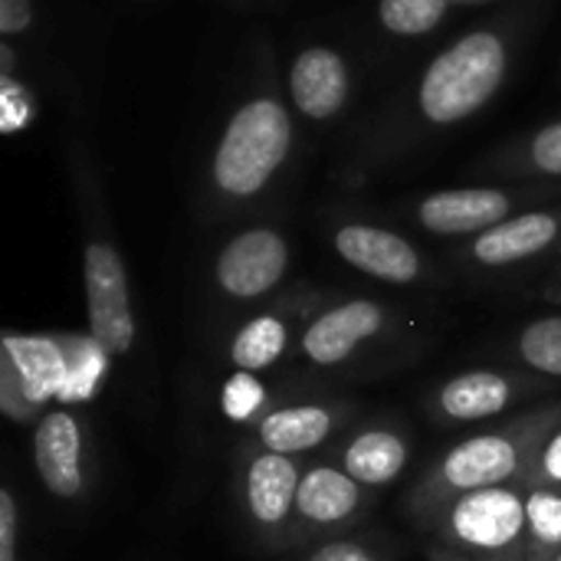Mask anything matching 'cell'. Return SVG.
<instances>
[{
    "label": "cell",
    "mask_w": 561,
    "mask_h": 561,
    "mask_svg": "<svg viewBox=\"0 0 561 561\" xmlns=\"http://www.w3.org/2000/svg\"><path fill=\"white\" fill-rule=\"evenodd\" d=\"M516 36L519 26L510 16L486 20L437 53L424 66L404 105L401 131L408 145L427 131H450L480 115L513 72Z\"/></svg>",
    "instance_id": "1"
},
{
    "label": "cell",
    "mask_w": 561,
    "mask_h": 561,
    "mask_svg": "<svg viewBox=\"0 0 561 561\" xmlns=\"http://www.w3.org/2000/svg\"><path fill=\"white\" fill-rule=\"evenodd\" d=\"M561 424V401L556 404H539L526 414H516L503 424L486 427L483 434H473L450 450H444L427 473L411 486L404 510L414 519H427L434 510L444 503L477 493V490H493V486H529L533 463L549 440V434Z\"/></svg>",
    "instance_id": "2"
},
{
    "label": "cell",
    "mask_w": 561,
    "mask_h": 561,
    "mask_svg": "<svg viewBox=\"0 0 561 561\" xmlns=\"http://www.w3.org/2000/svg\"><path fill=\"white\" fill-rule=\"evenodd\" d=\"M296 151V122L283 95L266 85L227 118L207 161V204L233 214L270 194Z\"/></svg>",
    "instance_id": "3"
},
{
    "label": "cell",
    "mask_w": 561,
    "mask_h": 561,
    "mask_svg": "<svg viewBox=\"0 0 561 561\" xmlns=\"http://www.w3.org/2000/svg\"><path fill=\"white\" fill-rule=\"evenodd\" d=\"M526 500V483L463 493L421 519L417 529L440 561H523Z\"/></svg>",
    "instance_id": "4"
},
{
    "label": "cell",
    "mask_w": 561,
    "mask_h": 561,
    "mask_svg": "<svg viewBox=\"0 0 561 561\" xmlns=\"http://www.w3.org/2000/svg\"><path fill=\"white\" fill-rule=\"evenodd\" d=\"M306 460L266 450L243 437L233 450V510L247 539L263 552L302 549L296 526V500Z\"/></svg>",
    "instance_id": "5"
},
{
    "label": "cell",
    "mask_w": 561,
    "mask_h": 561,
    "mask_svg": "<svg viewBox=\"0 0 561 561\" xmlns=\"http://www.w3.org/2000/svg\"><path fill=\"white\" fill-rule=\"evenodd\" d=\"M82 283H85L89 335L102 345L108 358H128L138 342V319H135L128 270L99 201H89L85 210Z\"/></svg>",
    "instance_id": "6"
},
{
    "label": "cell",
    "mask_w": 561,
    "mask_h": 561,
    "mask_svg": "<svg viewBox=\"0 0 561 561\" xmlns=\"http://www.w3.org/2000/svg\"><path fill=\"white\" fill-rule=\"evenodd\" d=\"M72 335H3L0 411L13 424H36L49 404H69Z\"/></svg>",
    "instance_id": "7"
},
{
    "label": "cell",
    "mask_w": 561,
    "mask_h": 561,
    "mask_svg": "<svg viewBox=\"0 0 561 561\" xmlns=\"http://www.w3.org/2000/svg\"><path fill=\"white\" fill-rule=\"evenodd\" d=\"M556 194H561V184H542V181L444 187V191L414 197L408 204V220L434 237L470 240L523 210L542 207Z\"/></svg>",
    "instance_id": "8"
},
{
    "label": "cell",
    "mask_w": 561,
    "mask_h": 561,
    "mask_svg": "<svg viewBox=\"0 0 561 561\" xmlns=\"http://www.w3.org/2000/svg\"><path fill=\"white\" fill-rule=\"evenodd\" d=\"M408 316L381 299L352 296L322 306L302 329L299 355L322 371L365 362L371 348L394 342L408 332Z\"/></svg>",
    "instance_id": "9"
},
{
    "label": "cell",
    "mask_w": 561,
    "mask_h": 561,
    "mask_svg": "<svg viewBox=\"0 0 561 561\" xmlns=\"http://www.w3.org/2000/svg\"><path fill=\"white\" fill-rule=\"evenodd\" d=\"M293 266V247L279 227L256 224L233 233L214 260V286L227 302H260L273 296Z\"/></svg>",
    "instance_id": "10"
},
{
    "label": "cell",
    "mask_w": 561,
    "mask_h": 561,
    "mask_svg": "<svg viewBox=\"0 0 561 561\" xmlns=\"http://www.w3.org/2000/svg\"><path fill=\"white\" fill-rule=\"evenodd\" d=\"M33 467L49 496L82 503L92 486V440L85 417L69 404H49L33 424Z\"/></svg>",
    "instance_id": "11"
},
{
    "label": "cell",
    "mask_w": 561,
    "mask_h": 561,
    "mask_svg": "<svg viewBox=\"0 0 561 561\" xmlns=\"http://www.w3.org/2000/svg\"><path fill=\"white\" fill-rule=\"evenodd\" d=\"M371 490L362 486L342 463L312 460L302 467L299 500H296V526L302 546L348 536L371 513Z\"/></svg>",
    "instance_id": "12"
},
{
    "label": "cell",
    "mask_w": 561,
    "mask_h": 561,
    "mask_svg": "<svg viewBox=\"0 0 561 561\" xmlns=\"http://www.w3.org/2000/svg\"><path fill=\"white\" fill-rule=\"evenodd\" d=\"M358 417V404L345 398H312V401H286L263 408L250 424L247 437L263 444L266 450L286 457H309L329 447L335 437L348 431Z\"/></svg>",
    "instance_id": "13"
},
{
    "label": "cell",
    "mask_w": 561,
    "mask_h": 561,
    "mask_svg": "<svg viewBox=\"0 0 561 561\" xmlns=\"http://www.w3.org/2000/svg\"><path fill=\"white\" fill-rule=\"evenodd\" d=\"M332 250L352 270L388 286H424L437 279L431 260L404 233L371 220H339L332 227Z\"/></svg>",
    "instance_id": "14"
},
{
    "label": "cell",
    "mask_w": 561,
    "mask_h": 561,
    "mask_svg": "<svg viewBox=\"0 0 561 561\" xmlns=\"http://www.w3.org/2000/svg\"><path fill=\"white\" fill-rule=\"evenodd\" d=\"M319 309H322V296L312 289H296L283 296L279 302L256 312L233 332L227 345V362L240 375H260L276 368L293 348H299L302 329Z\"/></svg>",
    "instance_id": "15"
},
{
    "label": "cell",
    "mask_w": 561,
    "mask_h": 561,
    "mask_svg": "<svg viewBox=\"0 0 561 561\" xmlns=\"http://www.w3.org/2000/svg\"><path fill=\"white\" fill-rule=\"evenodd\" d=\"M546 388V378H533V371L513 368H473L447 378L431 394V414L440 424H483L503 417L523 398Z\"/></svg>",
    "instance_id": "16"
},
{
    "label": "cell",
    "mask_w": 561,
    "mask_h": 561,
    "mask_svg": "<svg viewBox=\"0 0 561 561\" xmlns=\"http://www.w3.org/2000/svg\"><path fill=\"white\" fill-rule=\"evenodd\" d=\"M561 247V207L523 210L480 237L460 243L457 260L470 270L503 273L526 263H536Z\"/></svg>",
    "instance_id": "17"
},
{
    "label": "cell",
    "mask_w": 561,
    "mask_h": 561,
    "mask_svg": "<svg viewBox=\"0 0 561 561\" xmlns=\"http://www.w3.org/2000/svg\"><path fill=\"white\" fill-rule=\"evenodd\" d=\"M286 92L306 122H332L352 99V66L332 46H306L289 62Z\"/></svg>",
    "instance_id": "18"
},
{
    "label": "cell",
    "mask_w": 561,
    "mask_h": 561,
    "mask_svg": "<svg viewBox=\"0 0 561 561\" xmlns=\"http://www.w3.org/2000/svg\"><path fill=\"white\" fill-rule=\"evenodd\" d=\"M411 434L394 421H368L345 434L335 450V463H342L362 486L388 490L398 483L411 463Z\"/></svg>",
    "instance_id": "19"
},
{
    "label": "cell",
    "mask_w": 561,
    "mask_h": 561,
    "mask_svg": "<svg viewBox=\"0 0 561 561\" xmlns=\"http://www.w3.org/2000/svg\"><path fill=\"white\" fill-rule=\"evenodd\" d=\"M473 174L496 181H542L561 184V118L510 138L473 164Z\"/></svg>",
    "instance_id": "20"
},
{
    "label": "cell",
    "mask_w": 561,
    "mask_h": 561,
    "mask_svg": "<svg viewBox=\"0 0 561 561\" xmlns=\"http://www.w3.org/2000/svg\"><path fill=\"white\" fill-rule=\"evenodd\" d=\"M561 552V486H529L523 561H556Z\"/></svg>",
    "instance_id": "21"
},
{
    "label": "cell",
    "mask_w": 561,
    "mask_h": 561,
    "mask_svg": "<svg viewBox=\"0 0 561 561\" xmlns=\"http://www.w3.org/2000/svg\"><path fill=\"white\" fill-rule=\"evenodd\" d=\"M513 358L533 375L561 381V316L526 322L513 339Z\"/></svg>",
    "instance_id": "22"
},
{
    "label": "cell",
    "mask_w": 561,
    "mask_h": 561,
    "mask_svg": "<svg viewBox=\"0 0 561 561\" xmlns=\"http://www.w3.org/2000/svg\"><path fill=\"white\" fill-rule=\"evenodd\" d=\"M457 0H378V20L388 33L414 39L434 33Z\"/></svg>",
    "instance_id": "23"
},
{
    "label": "cell",
    "mask_w": 561,
    "mask_h": 561,
    "mask_svg": "<svg viewBox=\"0 0 561 561\" xmlns=\"http://www.w3.org/2000/svg\"><path fill=\"white\" fill-rule=\"evenodd\" d=\"M293 561H398V549L381 536H335L322 542H309Z\"/></svg>",
    "instance_id": "24"
},
{
    "label": "cell",
    "mask_w": 561,
    "mask_h": 561,
    "mask_svg": "<svg viewBox=\"0 0 561 561\" xmlns=\"http://www.w3.org/2000/svg\"><path fill=\"white\" fill-rule=\"evenodd\" d=\"M36 118V95L16 76H0V131L20 135Z\"/></svg>",
    "instance_id": "25"
},
{
    "label": "cell",
    "mask_w": 561,
    "mask_h": 561,
    "mask_svg": "<svg viewBox=\"0 0 561 561\" xmlns=\"http://www.w3.org/2000/svg\"><path fill=\"white\" fill-rule=\"evenodd\" d=\"M0 561H20V503L13 486L0 490Z\"/></svg>",
    "instance_id": "26"
},
{
    "label": "cell",
    "mask_w": 561,
    "mask_h": 561,
    "mask_svg": "<svg viewBox=\"0 0 561 561\" xmlns=\"http://www.w3.org/2000/svg\"><path fill=\"white\" fill-rule=\"evenodd\" d=\"M529 486H561V424L542 444L529 473Z\"/></svg>",
    "instance_id": "27"
},
{
    "label": "cell",
    "mask_w": 561,
    "mask_h": 561,
    "mask_svg": "<svg viewBox=\"0 0 561 561\" xmlns=\"http://www.w3.org/2000/svg\"><path fill=\"white\" fill-rule=\"evenodd\" d=\"M33 26V0H0V36L13 39Z\"/></svg>",
    "instance_id": "28"
},
{
    "label": "cell",
    "mask_w": 561,
    "mask_h": 561,
    "mask_svg": "<svg viewBox=\"0 0 561 561\" xmlns=\"http://www.w3.org/2000/svg\"><path fill=\"white\" fill-rule=\"evenodd\" d=\"M0 76H16V49L10 39L0 43Z\"/></svg>",
    "instance_id": "29"
},
{
    "label": "cell",
    "mask_w": 561,
    "mask_h": 561,
    "mask_svg": "<svg viewBox=\"0 0 561 561\" xmlns=\"http://www.w3.org/2000/svg\"><path fill=\"white\" fill-rule=\"evenodd\" d=\"M477 3H493V0H457V7H477Z\"/></svg>",
    "instance_id": "30"
},
{
    "label": "cell",
    "mask_w": 561,
    "mask_h": 561,
    "mask_svg": "<svg viewBox=\"0 0 561 561\" xmlns=\"http://www.w3.org/2000/svg\"><path fill=\"white\" fill-rule=\"evenodd\" d=\"M556 561H561V552H559V556H556Z\"/></svg>",
    "instance_id": "31"
}]
</instances>
